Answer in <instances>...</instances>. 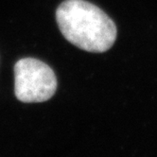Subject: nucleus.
I'll return each mask as SVG.
<instances>
[{"instance_id": "f257e3e1", "label": "nucleus", "mask_w": 157, "mask_h": 157, "mask_svg": "<svg viewBox=\"0 0 157 157\" xmlns=\"http://www.w3.org/2000/svg\"><path fill=\"white\" fill-rule=\"evenodd\" d=\"M56 20L64 38L89 52L107 51L117 39V27L102 10L84 0H65Z\"/></svg>"}, {"instance_id": "f03ea898", "label": "nucleus", "mask_w": 157, "mask_h": 157, "mask_svg": "<svg viewBox=\"0 0 157 157\" xmlns=\"http://www.w3.org/2000/svg\"><path fill=\"white\" fill-rule=\"evenodd\" d=\"M56 89V75L44 62L24 58L14 64V94L20 101L44 102L53 97Z\"/></svg>"}]
</instances>
